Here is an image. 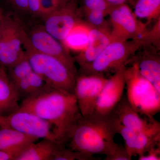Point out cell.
Returning <instances> with one entry per match:
<instances>
[{"instance_id":"1","label":"cell","mask_w":160,"mask_h":160,"mask_svg":"<svg viewBox=\"0 0 160 160\" xmlns=\"http://www.w3.org/2000/svg\"><path fill=\"white\" fill-rule=\"evenodd\" d=\"M20 106L48 123L58 143L63 146H66L72 130L82 117L73 93L47 84L21 101Z\"/></svg>"},{"instance_id":"2","label":"cell","mask_w":160,"mask_h":160,"mask_svg":"<svg viewBox=\"0 0 160 160\" xmlns=\"http://www.w3.org/2000/svg\"><path fill=\"white\" fill-rule=\"evenodd\" d=\"M117 134L113 112L107 115L93 113L82 117L72 130L68 142L72 151L92 155L113 154L118 144L114 142Z\"/></svg>"},{"instance_id":"3","label":"cell","mask_w":160,"mask_h":160,"mask_svg":"<svg viewBox=\"0 0 160 160\" xmlns=\"http://www.w3.org/2000/svg\"><path fill=\"white\" fill-rule=\"evenodd\" d=\"M19 24L23 49L33 71L42 78L47 85L74 94L78 73L57 58L33 49L29 42L22 23L20 22Z\"/></svg>"},{"instance_id":"4","label":"cell","mask_w":160,"mask_h":160,"mask_svg":"<svg viewBox=\"0 0 160 160\" xmlns=\"http://www.w3.org/2000/svg\"><path fill=\"white\" fill-rule=\"evenodd\" d=\"M125 78L126 98L130 105L140 115L153 118L160 111V93L140 73L135 62L125 67Z\"/></svg>"},{"instance_id":"5","label":"cell","mask_w":160,"mask_h":160,"mask_svg":"<svg viewBox=\"0 0 160 160\" xmlns=\"http://www.w3.org/2000/svg\"><path fill=\"white\" fill-rule=\"evenodd\" d=\"M143 44L140 40L112 41L92 62L80 67L78 74L104 75V72L112 70L115 72L126 65L132 55Z\"/></svg>"},{"instance_id":"6","label":"cell","mask_w":160,"mask_h":160,"mask_svg":"<svg viewBox=\"0 0 160 160\" xmlns=\"http://www.w3.org/2000/svg\"><path fill=\"white\" fill-rule=\"evenodd\" d=\"M18 19L0 12V65L10 68L25 54Z\"/></svg>"},{"instance_id":"7","label":"cell","mask_w":160,"mask_h":160,"mask_svg":"<svg viewBox=\"0 0 160 160\" xmlns=\"http://www.w3.org/2000/svg\"><path fill=\"white\" fill-rule=\"evenodd\" d=\"M0 128L14 129L39 139H48L58 143L48 123L34 113L20 108L10 114L0 116Z\"/></svg>"},{"instance_id":"8","label":"cell","mask_w":160,"mask_h":160,"mask_svg":"<svg viewBox=\"0 0 160 160\" xmlns=\"http://www.w3.org/2000/svg\"><path fill=\"white\" fill-rule=\"evenodd\" d=\"M112 26L111 36L113 41H142L147 33L145 26L138 22L133 12L126 4L112 6L109 12Z\"/></svg>"},{"instance_id":"9","label":"cell","mask_w":160,"mask_h":160,"mask_svg":"<svg viewBox=\"0 0 160 160\" xmlns=\"http://www.w3.org/2000/svg\"><path fill=\"white\" fill-rule=\"evenodd\" d=\"M108 79L102 74H78L74 94L82 116H89L94 113L98 98Z\"/></svg>"},{"instance_id":"10","label":"cell","mask_w":160,"mask_h":160,"mask_svg":"<svg viewBox=\"0 0 160 160\" xmlns=\"http://www.w3.org/2000/svg\"><path fill=\"white\" fill-rule=\"evenodd\" d=\"M78 11L74 0H65L57 9L43 18L44 29L61 43L78 22Z\"/></svg>"},{"instance_id":"11","label":"cell","mask_w":160,"mask_h":160,"mask_svg":"<svg viewBox=\"0 0 160 160\" xmlns=\"http://www.w3.org/2000/svg\"><path fill=\"white\" fill-rule=\"evenodd\" d=\"M26 31L29 42L33 49L41 53L57 58L78 73L74 59L69 52L61 42L48 33L42 25L35 26L30 31L27 32L26 29Z\"/></svg>"},{"instance_id":"12","label":"cell","mask_w":160,"mask_h":160,"mask_svg":"<svg viewBox=\"0 0 160 160\" xmlns=\"http://www.w3.org/2000/svg\"><path fill=\"white\" fill-rule=\"evenodd\" d=\"M126 65L120 67L108 79L98 98L94 113L102 115L111 114L123 97L126 86Z\"/></svg>"},{"instance_id":"13","label":"cell","mask_w":160,"mask_h":160,"mask_svg":"<svg viewBox=\"0 0 160 160\" xmlns=\"http://www.w3.org/2000/svg\"><path fill=\"white\" fill-rule=\"evenodd\" d=\"M112 41L111 31L106 26L91 27L88 46L85 50L73 58L75 62L78 64L80 68L92 62Z\"/></svg>"},{"instance_id":"14","label":"cell","mask_w":160,"mask_h":160,"mask_svg":"<svg viewBox=\"0 0 160 160\" xmlns=\"http://www.w3.org/2000/svg\"><path fill=\"white\" fill-rule=\"evenodd\" d=\"M112 112L121 124L137 132L148 130L158 122L154 118L149 119L141 117L126 97L122 98Z\"/></svg>"},{"instance_id":"15","label":"cell","mask_w":160,"mask_h":160,"mask_svg":"<svg viewBox=\"0 0 160 160\" xmlns=\"http://www.w3.org/2000/svg\"><path fill=\"white\" fill-rule=\"evenodd\" d=\"M20 102L7 69L0 65V116L17 111L20 108Z\"/></svg>"},{"instance_id":"16","label":"cell","mask_w":160,"mask_h":160,"mask_svg":"<svg viewBox=\"0 0 160 160\" xmlns=\"http://www.w3.org/2000/svg\"><path fill=\"white\" fill-rule=\"evenodd\" d=\"M39 140L17 130L0 128V149L13 153L16 158L30 144Z\"/></svg>"},{"instance_id":"17","label":"cell","mask_w":160,"mask_h":160,"mask_svg":"<svg viewBox=\"0 0 160 160\" xmlns=\"http://www.w3.org/2000/svg\"><path fill=\"white\" fill-rule=\"evenodd\" d=\"M60 145L51 140L42 139V141L30 144L15 160H53Z\"/></svg>"},{"instance_id":"18","label":"cell","mask_w":160,"mask_h":160,"mask_svg":"<svg viewBox=\"0 0 160 160\" xmlns=\"http://www.w3.org/2000/svg\"><path fill=\"white\" fill-rule=\"evenodd\" d=\"M91 26L79 20L73 26L62 44L68 51L79 53L85 50L89 41Z\"/></svg>"},{"instance_id":"19","label":"cell","mask_w":160,"mask_h":160,"mask_svg":"<svg viewBox=\"0 0 160 160\" xmlns=\"http://www.w3.org/2000/svg\"><path fill=\"white\" fill-rule=\"evenodd\" d=\"M134 62L137 64L140 73L149 81L160 93V61L158 55L144 53Z\"/></svg>"},{"instance_id":"20","label":"cell","mask_w":160,"mask_h":160,"mask_svg":"<svg viewBox=\"0 0 160 160\" xmlns=\"http://www.w3.org/2000/svg\"><path fill=\"white\" fill-rule=\"evenodd\" d=\"M13 84L21 102L37 93L46 85L42 78L34 71Z\"/></svg>"},{"instance_id":"21","label":"cell","mask_w":160,"mask_h":160,"mask_svg":"<svg viewBox=\"0 0 160 160\" xmlns=\"http://www.w3.org/2000/svg\"><path fill=\"white\" fill-rule=\"evenodd\" d=\"M133 13L136 17L149 21L159 16L160 0H138Z\"/></svg>"},{"instance_id":"22","label":"cell","mask_w":160,"mask_h":160,"mask_svg":"<svg viewBox=\"0 0 160 160\" xmlns=\"http://www.w3.org/2000/svg\"><path fill=\"white\" fill-rule=\"evenodd\" d=\"M7 69L9 77L13 84L26 78L33 71L26 52L13 66Z\"/></svg>"},{"instance_id":"23","label":"cell","mask_w":160,"mask_h":160,"mask_svg":"<svg viewBox=\"0 0 160 160\" xmlns=\"http://www.w3.org/2000/svg\"><path fill=\"white\" fill-rule=\"evenodd\" d=\"M117 133L122 136L125 142V148L130 158L136 156L135 144L138 132L125 127L115 117Z\"/></svg>"},{"instance_id":"24","label":"cell","mask_w":160,"mask_h":160,"mask_svg":"<svg viewBox=\"0 0 160 160\" xmlns=\"http://www.w3.org/2000/svg\"><path fill=\"white\" fill-rule=\"evenodd\" d=\"M65 0H39V17L44 18L57 9Z\"/></svg>"},{"instance_id":"25","label":"cell","mask_w":160,"mask_h":160,"mask_svg":"<svg viewBox=\"0 0 160 160\" xmlns=\"http://www.w3.org/2000/svg\"><path fill=\"white\" fill-rule=\"evenodd\" d=\"M87 23L92 27H101L106 26L105 16L106 13L98 10L86 11Z\"/></svg>"},{"instance_id":"26","label":"cell","mask_w":160,"mask_h":160,"mask_svg":"<svg viewBox=\"0 0 160 160\" xmlns=\"http://www.w3.org/2000/svg\"><path fill=\"white\" fill-rule=\"evenodd\" d=\"M112 6L109 5L106 0H84V8L85 11L98 10L109 13Z\"/></svg>"},{"instance_id":"27","label":"cell","mask_w":160,"mask_h":160,"mask_svg":"<svg viewBox=\"0 0 160 160\" xmlns=\"http://www.w3.org/2000/svg\"><path fill=\"white\" fill-rule=\"evenodd\" d=\"M139 160H160V143L149 149L146 153L138 156Z\"/></svg>"},{"instance_id":"28","label":"cell","mask_w":160,"mask_h":160,"mask_svg":"<svg viewBox=\"0 0 160 160\" xmlns=\"http://www.w3.org/2000/svg\"><path fill=\"white\" fill-rule=\"evenodd\" d=\"M10 6L18 13H28V0H8Z\"/></svg>"},{"instance_id":"29","label":"cell","mask_w":160,"mask_h":160,"mask_svg":"<svg viewBox=\"0 0 160 160\" xmlns=\"http://www.w3.org/2000/svg\"><path fill=\"white\" fill-rule=\"evenodd\" d=\"M105 160H130L125 147L122 145H118L117 149L114 151L113 154L108 157L105 158Z\"/></svg>"},{"instance_id":"30","label":"cell","mask_w":160,"mask_h":160,"mask_svg":"<svg viewBox=\"0 0 160 160\" xmlns=\"http://www.w3.org/2000/svg\"><path fill=\"white\" fill-rule=\"evenodd\" d=\"M28 13L32 17H39V0H28Z\"/></svg>"},{"instance_id":"31","label":"cell","mask_w":160,"mask_h":160,"mask_svg":"<svg viewBox=\"0 0 160 160\" xmlns=\"http://www.w3.org/2000/svg\"><path fill=\"white\" fill-rule=\"evenodd\" d=\"M16 157L12 152L0 149V160H15Z\"/></svg>"},{"instance_id":"32","label":"cell","mask_w":160,"mask_h":160,"mask_svg":"<svg viewBox=\"0 0 160 160\" xmlns=\"http://www.w3.org/2000/svg\"><path fill=\"white\" fill-rule=\"evenodd\" d=\"M111 6H118L126 4L128 0H106Z\"/></svg>"},{"instance_id":"33","label":"cell","mask_w":160,"mask_h":160,"mask_svg":"<svg viewBox=\"0 0 160 160\" xmlns=\"http://www.w3.org/2000/svg\"><path fill=\"white\" fill-rule=\"evenodd\" d=\"M2 9H1V7H0V12H2Z\"/></svg>"}]
</instances>
